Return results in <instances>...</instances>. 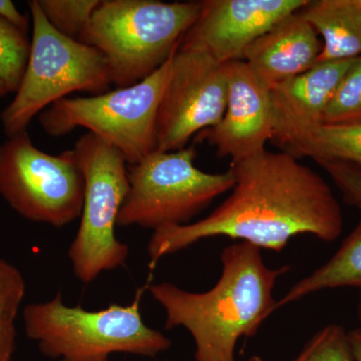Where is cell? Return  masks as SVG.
<instances>
[{
  "label": "cell",
  "mask_w": 361,
  "mask_h": 361,
  "mask_svg": "<svg viewBox=\"0 0 361 361\" xmlns=\"http://www.w3.org/2000/svg\"><path fill=\"white\" fill-rule=\"evenodd\" d=\"M232 193L203 219L155 230L147 247L154 267L166 256L201 240L226 237L281 252L298 235L336 241L343 218L331 188L322 176L286 153L267 149L231 161Z\"/></svg>",
  "instance_id": "1"
},
{
  "label": "cell",
  "mask_w": 361,
  "mask_h": 361,
  "mask_svg": "<svg viewBox=\"0 0 361 361\" xmlns=\"http://www.w3.org/2000/svg\"><path fill=\"white\" fill-rule=\"evenodd\" d=\"M261 251L246 242L225 247L221 276L207 291H188L170 282L149 285L165 311V329L183 327L193 338L195 361H236L239 339L255 336L276 311L275 287L291 267H269Z\"/></svg>",
  "instance_id": "2"
},
{
  "label": "cell",
  "mask_w": 361,
  "mask_h": 361,
  "mask_svg": "<svg viewBox=\"0 0 361 361\" xmlns=\"http://www.w3.org/2000/svg\"><path fill=\"white\" fill-rule=\"evenodd\" d=\"M142 294L140 289L130 305L90 311L66 305L58 292L51 300L25 306L26 336L56 361H109L114 353L155 358L171 348L172 341L142 320Z\"/></svg>",
  "instance_id": "3"
},
{
  "label": "cell",
  "mask_w": 361,
  "mask_h": 361,
  "mask_svg": "<svg viewBox=\"0 0 361 361\" xmlns=\"http://www.w3.org/2000/svg\"><path fill=\"white\" fill-rule=\"evenodd\" d=\"M201 11V1L101 0L80 42L106 59L116 89L142 82L174 54Z\"/></svg>",
  "instance_id": "4"
},
{
  "label": "cell",
  "mask_w": 361,
  "mask_h": 361,
  "mask_svg": "<svg viewBox=\"0 0 361 361\" xmlns=\"http://www.w3.org/2000/svg\"><path fill=\"white\" fill-rule=\"evenodd\" d=\"M32 39L25 75L13 101L1 113L7 137L25 132L35 116L75 92H109L110 68L101 51L56 32L37 0L28 4Z\"/></svg>",
  "instance_id": "5"
},
{
  "label": "cell",
  "mask_w": 361,
  "mask_h": 361,
  "mask_svg": "<svg viewBox=\"0 0 361 361\" xmlns=\"http://www.w3.org/2000/svg\"><path fill=\"white\" fill-rule=\"evenodd\" d=\"M174 54L137 84L51 104L39 115L42 129L61 137L85 128L118 149L128 165L139 163L157 151V116Z\"/></svg>",
  "instance_id": "6"
},
{
  "label": "cell",
  "mask_w": 361,
  "mask_h": 361,
  "mask_svg": "<svg viewBox=\"0 0 361 361\" xmlns=\"http://www.w3.org/2000/svg\"><path fill=\"white\" fill-rule=\"evenodd\" d=\"M194 147L175 152H154L128 165L129 192L116 225L155 230L166 225H187L235 185L229 167L207 173L195 166Z\"/></svg>",
  "instance_id": "7"
},
{
  "label": "cell",
  "mask_w": 361,
  "mask_h": 361,
  "mask_svg": "<svg viewBox=\"0 0 361 361\" xmlns=\"http://www.w3.org/2000/svg\"><path fill=\"white\" fill-rule=\"evenodd\" d=\"M84 174V206L68 256L75 277L90 283L104 272L122 267L130 249L116 236L118 214L129 192L128 163L122 154L94 134L73 147Z\"/></svg>",
  "instance_id": "8"
},
{
  "label": "cell",
  "mask_w": 361,
  "mask_h": 361,
  "mask_svg": "<svg viewBox=\"0 0 361 361\" xmlns=\"http://www.w3.org/2000/svg\"><path fill=\"white\" fill-rule=\"evenodd\" d=\"M85 182L73 149L44 153L27 130L0 145V195L21 217L63 228L82 215Z\"/></svg>",
  "instance_id": "9"
},
{
  "label": "cell",
  "mask_w": 361,
  "mask_h": 361,
  "mask_svg": "<svg viewBox=\"0 0 361 361\" xmlns=\"http://www.w3.org/2000/svg\"><path fill=\"white\" fill-rule=\"evenodd\" d=\"M227 97V63L178 47L157 116V151L186 148L195 135L218 125Z\"/></svg>",
  "instance_id": "10"
},
{
  "label": "cell",
  "mask_w": 361,
  "mask_h": 361,
  "mask_svg": "<svg viewBox=\"0 0 361 361\" xmlns=\"http://www.w3.org/2000/svg\"><path fill=\"white\" fill-rule=\"evenodd\" d=\"M308 0H204L179 47L196 49L222 65L243 61L247 49Z\"/></svg>",
  "instance_id": "11"
},
{
  "label": "cell",
  "mask_w": 361,
  "mask_h": 361,
  "mask_svg": "<svg viewBox=\"0 0 361 361\" xmlns=\"http://www.w3.org/2000/svg\"><path fill=\"white\" fill-rule=\"evenodd\" d=\"M228 97L224 116L218 125L197 135L214 147L219 157L238 161L266 151L274 137L271 90L252 71L246 61L227 63Z\"/></svg>",
  "instance_id": "12"
},
{
  "label": "cell",
  "mask_w": 361,
  "mask_h": 361,
  "mask_svg": "<svg viewBox=\"0 0 361 361\" xmlns=\"http://www.w3.org/2000/svg\"><path fill=\"white\" fill-rule=\"evenodd\" d=\"M353 61L316 63L305 73L271 89L274 144L282 147L293 135L322 123L330 99Z\"/></svg>",
  "instance_id": "13"
},
{
  "label": "cell",
  "mask_w": 361,
  "mask_h": 361,
  "mask_svg": "<svg viewBox=\"0 0 361 361\" xmlns=\"http://www.w3.org/2000/svg\"><path fill=\"white\" fill-rule=\"evenodd\" d=\"M322 49L318 33L297 11L256 39L243 61L271 90L312 68Z\"/></svg>",
  "instance_id": "14"
},
{
  "label": "cell",
  "mask_w": 361,
  "mask_h": 361,
  "mask_svg": "<svg viewBox=\"0 0 361 361\" xmlns=\"http://www.w3.org/2000/svg\"><path fill=\"white\" fill-rule=\"evenodd\" d=\"M299 13L322 37L317 63L361 56V0H314Z\"/></svg>",
  "instance_id": "15"
},
{
  "label": "cell",
  "mask_w": 361,
  "mask_h": 361,
  "mask_svg": "<svg viewBox=\"0 0 361 361\" xmlns=\"http://www.w3.org/2000/svg\"><path fill=\"white\" fill-rule=\"evenodd\" d=\"M355 287L361 290V212L360 221L341 248L308 276L296 282L277 300L275 310L326 289Z\"/></svg>",
  "instance_id": "16"
},
{
  "label": "cell",
  "mask_w": 361,
  "mask_h": 361,
  "mask_svg": "<svg viewBox=\"0 0 361 361\" xmlns=\"http://www.w3.org/2000/svg\"><path fill=\"white\" fill-rule=\"evenodd\" d=\"M281 148L297 159L344 161L361 167V122L320 123L293 135Z\"/></svg>",
  "instance_id": "17"
},
{
  "label": "cell",
  "mask_w": 361,
  "mask_h": 361,
  "mask_svg": "<svg viewBox=\"0 0 361 361\" xmlns=\"http://www.w3.org/2000/svg\"><path fill=\"white\" fill-rule=\"evenodd\" d=\"M26 293L23 273L0 257V361L13 360L16 350V319Z\"/></svg>",
  "instance_id": "18"
},
{
  "label": "cell",
  "mask_w": 361,
  "mask_h": 361,
  "mask_svg": "<svg viewBox=\"0 0 361 361\" xmlns=\"http://www.w3.org/2000/svg\"><path fill=\"white\" fill-rule=\"evenodd\" d=\"M30 54L26 32L0 18V78L7 92H18Z\"/></svg>",
  "instance_id": "19"
},
{
  "label": "cell",
  "mask_w": 361,
  "mask_h": 361,
  "mask_svg": "<svg viewBox=\"0 0 361 361\" xmlns=\"http://www.w3.org/2000/svg\"><path fill=\"white\" fill-rule=\"evenodd\" d=\"M52 27L73 39H80L101 0H37Z\"/></svg>",
  "instance_id": "20"
},
{
  "label": "cell",
  "mask_w": 361,
  "mask_h": 361,
  "mask_svg": "<svg viewBox=\"0 0 361 361\" xmlns=\"http://www.w3.org/2000/svg\"><path fill=\"white\" fill-rule=\"evenodd\" d=\"M361 122V56L355 59L330 99L322 123Z\"/></svg>",
  "instance_id": "21"
},
{
  "label": "cell",
  "mask_w": 361,
  "mask_h": 361,
  "mask_svg": "<svg viewBox=\"0 0 361 361\" xmlns=\"http://www.w3.org/2000/svg\"><path fill=\"white\" fill-rule=\"evenodd\" d=\"M290 361H355L348 332L339 324L322 327Z\"/></svg>",
  "instance_id": "22"
},
{
  "label": "cell",
  "mask_w": 361,
  "mask_h": 361,
  "mask_svg": "<svg viewBox=\"0 0 361 361\" xmlns=\"http://www.w3.org/2000/svg\"><path fill=\"white\" fill-rule=\"evenodd\" d=\"M343 194L344 200L361 212V167L338 161H317Z\"/></svg>",
  "instance_id": "23"
},
{
  "label": "cell",
  "mask_w": 361,
  "mask_h": 361,
  "mask_svg": "<svg viewBox=\"0 0 361 361\" xmlns=\"http://www.w3.org/2000/svg\"><path fill=\"white\" fill-rule=\"evenodd\" d=\"M0 18L8 21L23 32L27 30V18L23 16L14 6L13 2L9 1V0H0Z\"/></svg>",
  "instance_id": "24"
},
{
  "label": "cell",
  "mask_w": 361,
  "mask_h": 361,
  "mask_svg": "<svg viewBox=\"0 0 361 361\" xmlns=\"http://www.w3.org/2000/svg\"><path fill=\"white\" fill-rule=\"evenodd\" d=\"M349 344L355 361H361V329L348 332Z\"/></svg>",
  "instance_id": "25"
},
{
  "label": "cell",
  "mask_w": 361,
  "mask_h": 361,
  "mask_svg": "<svg viewBox=\"0 0 361 361\" xmlns=\"http://www.w3.org/2000/svg\"><path fill=\"white\" fill-rule=\"evenodd\" d=\"M357 317L358 322H360L361 325V290L360 293V297H358V304H357ZM361 329V327H360Z\"/></svg>",
  "instance_id": "26"
},
{
  "label": "cell",
  "mask_w": 361,
  "mask_h": 361,
  "mask_svg": "<svg viewBox=\"0 0 361 361\" xmlns=\"http://www.w3.org/2000/svg\"><path fill=\"white\" fill-rule=\"evenodd\" d=\"M7 94V90L6 87V85L2 82L1 78H0V97H4V94Z\"/></svg>",
  "instance_id": "27"
},
{
  "label": "cell",
  "mask_w": 361,
  "mask_h": 361,
  "mask_svg": "<svg viewBox=\"0 0 361 361\" xmlns=\"http://www.w3.org/2000/svg\"><path fill=\"white\" fill-rule=\"evenodd\" d=\"M248 361H266L264 358L261 357L260 355H253L249 358Z\"/></svg>",
  "instance_id": "28"
},
{
  "label": "cell",
  "mask_w": 361,
  "mask_h": 361,
  "mask_svg": "<svg viewBox=\"0 0 361 361\" xmlns=\"http://www.w3.org/2000/svg\"><path fill=\"white\" fill-rule=\"evenodd\" d=\"M164 361H171V360H164Z\"/></svg>",
  "instance_id": "29"
}]
</instances>
